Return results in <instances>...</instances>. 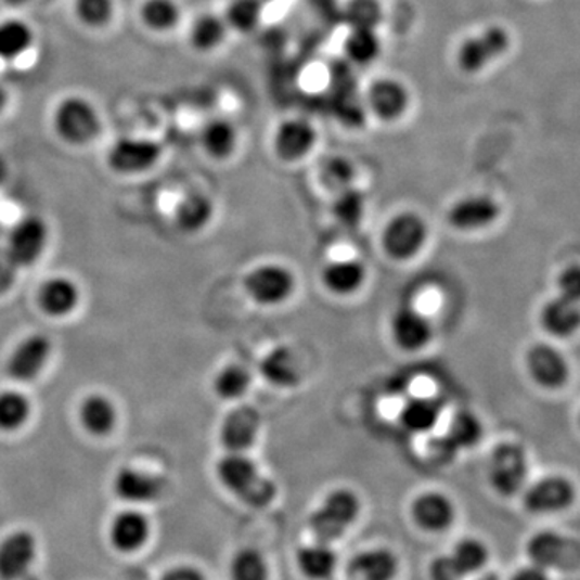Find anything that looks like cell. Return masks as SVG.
<instances>
[{
	"label": "cell",
	"mask_w": 580,
	"mask_h": 580,
	"mask_svg": "<svg viewBox=\"0 0 580 580\" xmlns=\"http://www.w3.org/2000/svg\"><path fill=\"white\" fill-rule=\"evenodd\" d=\"M215 471L221 486L248 508L265 510L276 500V482L265 476L247 453L228 452Z\"/></svg>",
	"instance_id": "obj_1"
},
{
	"label": "cell",
	"mask_w": 580,
	"mask_h": 580,
	"mask_svg": "<svg viewBox=\"0 0 580 580\" xmlns=\"http://www.w3.org/2000/svg\"><path fill=\"white\" fill-rule=\"evenodd\" d=\"M361 500L351 489H334L324 497L308 519L311 536L318 542L336 543L361 515Z\"/></svg>",
	"instance_id": "obj_2"
},
{
	"label": "cell",
	"mask_w": 580,
	"mask_h": 580,
	"mask_svg": "<svg viewBox=\"0 0 580 580\" xmlns=\"http://www.w3.org/2000/svg\"><path fill=\"white\" fill-rule=\"evenodd\" d=\"M526 556L530 565L545 571H579L580 540L556 530H539L527 540Z\"/></svg>",
	"instance_id": "obj_3"
},
{
	"label": "cell",
	"mask_w": 580,
	"mask_h": 580,
	"mask_svg": "<svg viewBox=\"0 0 580 580\" xmlns=\"http://www.w3.org/2000/svg\"><path fill=\"white\" fill-rule=\"evenodd\" d=\"M512 38L503 26L493 25L463 39L456 49L455 63L464 75L473 76L489 68L508 52Z\"/></svg>",
	"instance_id": "obj_4"
},
{
	"label": "cell",
	"mask_w": 580,
	"mask_h": 580,
	"mask_svg": "<svg viewBox=\"0 0 580 580\" xmlns=\"http://www.w3.org/2000/svg\"><path fill=\"white\" fill-rule=\"evenodd\" d=\"M527 464L526 450L516 442H503L493 449L489 460V482L500 497L512 499L526 487Z\"/></svg>",
	"instance_id": "obj_5"
},
{
	"label": "cell",
	"mask_w": 580,
	"mask_h": 580,
	"mask_svg": "<svg viewBox=\"0 0 580 580\" xmlns=\"http://www.w3.org/2000/svg\"><path fill=\"white\" fill-rule=\"evenodd\" d=\"M54 128L66 144L86 145L101 132V119L86 99L68 98L55 108Z\"/></svg>",
	"instance_id": "obj_6"
},
{
	"label": "cell",
	"mask_w": 580,
	"mask_h": 580,
	"mask_svg": "<svg viewBox=\"0 0 580 580\" xmlns=\"http://www.w3.org/2000/svg\"><path fill=\"white\" fill-rule=\"evenodd\" d=\"M295 276L289 268L278 263L260 265L245 276L244 289L261 307H280L295 292Z\"/></svg>",
	"instance_id": "obj_7"
},
{
	"label": "cell",
	"mask_w": 580,
	"mask_h": 580,
	"mask_svg": "<svg viewBox=\"0 0 580 580\" xmlns=\"http://www.w3.org/2000/svg\"><path fill=\"white\" fill-rule=\"evenodd\" d=\"M427 235L426 221L413 211H403L384 228L383 248L392 260L408 261L423 250Z\"/></svg>",
	"instance_id": "obj_8"
},
{
	"label": "cell",
	"mask_w": 580,
	"mask_h": 580,
	"mask_svg": "<svg viewBox=\"0 0 580 580\" xmlns=\"http://www.w3.org/2000/svg\"><path fill=\"white\" fill-rule=\"evenodd\" d=\"M578 499L576 486L565 476H549L524 489V510L530 515L566 512Z\"/></svg>",
	"instance_id": "obj_9"
},
{
	"label": "cell",
	"mask_w": 580,
	"mask_h": 580,
	"mask_svg": "<svg viewBox=\"0 0 580 580\" xmlns=\"http://www.w3.org/2000/svg\"><path fill=\"white\" fill-rule=\"evenodd\" d=\"M49 242L48 224L42 218H22L13 224L7 239L5 252L16 268L31 267L41 260Z\"/></svg>",
	"instance_id": "obj_10"
},
{
	"label": "cell",
	"mask_w": 580,
	"mask_h": 580,
	"mask_svg": "<svg viewBox=\"0 0 580 580\" xmlns=\"http://www.w3.org/2000/svg\"><path fill=\"white\" fill-rule=\"evenodd\" d=\"M52 344L44 334L20 340L7 358L5 371L16 383H31L41 376L51 360Z\"/></svg>",
	"instance_id": "obj_11"
},
{
	"label": "cell",
	"mask_w": 580,
	"mask_h": 580,
	"mask_svg": "<svg viewBox=\"0 0 580 580\" xmlns=\"http://www.w3.org/2000/svg\"><path fill=\"white\" fill-rule=\"evenodd\" d=\"M368 111L383 123H397L410 111L411 94L400 79L381 76L371 82L364 95Z\"/></svg>",
	"instance_id": "obj_12"
},
{
	"label": "cell",
	"mask_w": 580,
	"mask_h": 580,
	"mask_svg": "<svg viewBox=\"0 0 580 580\" xmlns=\"http://www.w3.org/2000/svg\"><path fill=\"white\" fill-rule=\"evenodd\" d=\"M162 158V147L149 139H119L108 151V165L119 175H139L151 170Z\"/></svg>",
	"instance_id": "obj_13"
},
{
	"label": "cell",
	"mask_w": 580,
	"mask_h": 580,
	"mask_svg": "<svg viewBox=\"0 0 580 580\" xmlns=\"http://www.w3.org/2000/svg\"><path fill=\"white\" fill-rule=\"evenodd\" d=\"M317 141V128L308 119L287 118L274 131V154L286 164H295L313 151Z\"/></svg>",
	"instance_id": "obj_14"
},
{
	"label": "cell",
	"mask_w": 580,
	"mask_h": 580,
	"mask_svg": "<svg viewBox=\"0 0 580 580\" xmlns=\"http://www.w3.org/2000/svg\"><path fill=\"white\" fill-rule=\"evenodd\" d=\"M38 556V540L29 530H15L0 542V579L20 580Z\"/></svg>",
	"instance_id": "obj_15"
},
{
	"label": "cell",
	"mask_w": 580,
	"mask_h": 580,
	"mask_svg": "<svg viewBox=\"0 0 580 580\" xmlns=\"http://www.w3.org/2000/svg\"><path fill=\"white\" fill-rule=\"evenodd\" d=\"M260 427L261 416L254 407L234 408L221 423V443L227 452L247 453L257 443Z\"/></svg>",
	"instance_id": "obj_16"
},
{
	"label": "cell",
	"mask_w": 580,
	"mask_h": 580,
	"mask_svg": "<svg viewBox=\"0 0 580 580\" xmlns=\"http://www.w3.org/2000/svg\"><path fill=\"white\" fill-rule=\"evenodd\" d=\"M455 518V503L439 490L423 492L411 503V519L426 532H446L453 526Z\"/></svg>",
	"instance_id": "obj_17"
},
{
	"label": "cell",
	"mask_w": 580,
	"mask_h": 580,
	"mask_svg": "<svg viewBox=\"0 0 580 580\" xmlns=\"http://www.w3.org/2000/svg\"><path fill=\"white\" fill-rule=\"evenodd\" d=\"M165 484L160 477L138 467H121L114 477V493L129 505H147L160 499Z\"/></svg>",
	"instance_id": "obj_18"
},
{
	"label": "cell",
	"mask_w": 580,
	"mask_h": 580,
	"mask_svg": "<svg viewBox=\"0 0 580 580\" xmlns=\"http://www.w3.org/2000/svg\"><path fill=\"white\" fill-rule=\"evenodd\" d=\"M500 217V205L487 195H466L456 201L447 214V221L456 231L486 230Z\"/></svg>",
	"instance_id": "obj_19"
},
{
	"label": "cell",
	"mask_w": 580,
	"mask_h": 580,
	"mask_svg": "<svg viewBox=\"0 0 580 580\" xmlns=\"http://www.w3.org/2000/svg\"><path fill=\"white\" fill-rule=\"evenodd\" d=\"M390 333L397 347L405 351H420L429 346L434 337L433 324L426 314L410 305L400 307L390 321Z\"/></svg>",
	"instance_id": "obj_20"
},
{
	"label": "cell",
	"mask_w": 580,
	"mask_h": 580,
	"mask_svg": "<svg viewBox=\"0 0 580 580\" xmlns=\"http://www.w3.org/2000/svg\"><path fill=\"white\" fill-rule=\"evenodd\" d=\"M151 521L139 510L128 508L116 513L108 526V540L119 553H134L144 549L151 539Z\"/></svg>",
	"instance_id": "obj_21"
},
{
	"label": "cell",
	"mask_w": 580,
	"mask_h": 580,
	"mask_svg": "<svg viewBox=\"0 0 580 580\" xmlns=\"http://www.w3.org/2000/svg\"><path fill=\"white\" fill-rule=\"evenodd\" d=\"M526 366L530 377L545 389H559L569 377L565 357L556 348L537 344L526 355Z\"/></svg>",
	"instance_id": "obj_22"
},
{
	"label": "cell",
	"mask_w": 580,
	"mask_h": 580,
	"mask_svg": "<svg viewBox=\"0 0 580 580\" xmlns=\"http://www.w3.org/2000/svg\"><path fill=\"white\" fill-rule=\"evenodd\" d=\"M399 572V558L389 549L364 550L357 553L347 565L350 580H396Z\"/></svg>",
	"instance_id": "obj_23"
},
{
	"label": "cell",
	"mask_w": 580,
	"mask_h": 580,
	"mask_svg": "<svg viewBox=\"0 0 580 580\" xmlns=\"http://www.w3.org/2000/svg\"><path fill=\"white\" fill-rule=\"evenodd\" d=\"M81 292L75 281L55 276L46 281L38 292V304L42 313L51 318L69 317L78 308Z\"/></svg>",
	"instance_id": "obj_24"
},
{
	"label": "cell",
	"mask_w": 580,
	"mask_h": 580,
	"mask_svg": "<svg viewBox=\"0 0 580 580\" xmlns=\"http://www.w3.org/2000/svg\"><path fill=\"white\" fill-rule=\"evenodd\" d=\"M78 416L82 429L94 437L108 436L118 423V410L104 394H89L85 397Z\"/></svg>",
	"instance_id": "obj_25"
},
{
	"label": "cell",
	"mask_w": 580,
	"mask_h": 580,
	"mask_svg": "<svg viewBox=\"0 0 580 580\" xmlns=\"http://www.w3.org/2000/svg\"><path fill=\"white\" fill-rule=\"evenodd\" d=\"M366 268L353 258H343L326 265L323 270V284L331 294L348 297L357 294L366 283Z\"/></svg>",
	"instance_id": "obj_26"
},
{
	"label": "cell",
	"mask_w": 580,
	"mask_h": 580,
	"mask_svg": "<svg viewBox=\"0 0 580 580\" xmlns=\"http://www.w3.org/2000/svg\"><path fill=\"white\" fill-rule=\"evenodd\" d=\"M339 565V556L330 543L318 542L301 546L297 552V568L308 580H327L333 578Z\"/></svg>",
	"instance_id": "obj_27"
},
{
	"label": "cell",
	"mask_w": 580,
	"mask_h": 580,
	"mask_svg": "<svg viewBox=\"0 0 580 580\" xmlns=\"http://www.w3.org/2000/svg\"><path fill=\"white\" fill-rule=\"evenodd\" d=\"M260 373L271 386L280 389H291L300 383L301 371L297 355L287 347L271 350L261 360Z\"/></svg>",
	"instance_id": "obj_28"
},
{
	"label": "cell",
	"mask_w": 580,
	"mask_h": 580,
	"mask_svg": "<svg viewBox=\"0 0 580 580\" xmlns=\"http://www.w3.org/2000/svg\"><path fill=\"white\" fill-rule=\"evenodd\" d=\"M540 324L546 333L556 337H569L580 327V304L558 297L546 301L540 313Z\"/></svg>",
	"instance_id": "obj_29"
},
{
	"label": "cell",
	"mask_w": 580,
	"mask_h": 580,
	"mask_svg": "<svg viewBox=\"0 0 580 580\" xmlns=\"http://www.w3.org/2000/svg\"><path fill=\"white\" fill-rule=\"evenodd\" d=\"M237 129L230 119H210L201 131V145L214 160L223 162L234 155L237 149Z\"/></svg>",
	"instance_id": "obj_30"
},
{
	"label": "cell",
	"mask_w": 580,
	"mask_h": 580,
	"mask_svg": "<svg viewBox=\"0 0 580 580\" xmlns=\"http://www.w3.org/2000/svg\"><path fill=\"white\" fill-rule=\"evenodd\" d=\"M215 205L208 195L194 192L188 194L175 211V221L179 230L185 234H197L210 224L214 218Z\"/></svg>",
	"instance_id": "obj_31"
},
{
	"label": "cell",
	"mask_w": 580,
	"mask_h": 580,
	"mask_svg": "<svg viewBox=\"0 0 580 580\" xmlns=\"http://www.w3.org/2000/svg\"><path fill=\"white\" fill-rule=\"evenodd\" d=\"M228 31L230 28H228L223 16L205 13L192 23L191 29H189V44L201 54H210L223 46Z\"/></svg>",
	"instance_id": "obj_32"
},
{
	"label": "cell",
	"mask_w": 580,
	"mask_h": 580,
	"mask_svg": "<svg viewBox=\"0 0 580 580\" xmlns=\"http://www.w3.org/2000/svg\"><path fill=\"white\" fill-rule=\"evenodd\" d=\"M381 54H383V42L377 29L350 28L344 41V55L350 65L370 66L381 57Z\"/></svg>",
	"instance_id": "obj_33"
},
{
	"label": "cell",
	"mask_w": 580,
	"mask_h": 580,
	"mask_svg": "<svg viewBox=\"0 0 580 580\" xmlns=\"http://www.w3.org/2000/svg\"><path fill=\"white\" fill-rule=\"evenodd\" d=\"M449 555L464 580L471 576L480 575L490 559L489 546L482 540L474 539V537L460 540Z\"/></svg>",
	"instance_id": "obj_34"
},
{
	"label": "cell",
	"mask_w": 580,
	"mask_h": 580,
	"mask_svg": "<svg viewBox=\"0 0 580 580\" xmlns=\"http://www.w3.org/2000/svg\"><path fill=\"white\" fill-rule=\"evenodd\" d=\"M442 408L434 399H413L400 411V423L413 434H426L439 423Z\"/></svg>",
	"instance_id": "obj_35"
},
{
	"label": "cell",
	"mask_w": 580,
	"mask_h": 580,
	"mask_svg": "<svg viewBox=\"0 0 580 580\" xmlns=\"http://www.w3.org/2000/svg\"><path fill=\"white\" fill-rule=\"evenodd\" d=\"M33 407L28 397L20 390H2L0 392V430L16 433L28 424Z\"/></svg>",
	"instance_id": "obj_36"
},
{
	"label": "cell",
	"mask_w": 580,
	"mask_h": 580,
	"mask_svg": "<svg viewBox=\"0 0 580 580\" xmlns=\"http://www.w3.org/2000/svg\"><path fill=\"white\" fill-rule=\"evenodd\" d=\"M482 423L477 414L471 413V411H459L450 421L449 430L443 437L459 453L460 450H469L476 447L482 439Z\"/></svg>",
	"instance_id": "obj_37"
},
{
	"label": "cell",
	"mask_w": 580,
	"mask_h": 580,
	"mask_svg": "<svg viewBox=\"0 0 580 580\" xmlns=\"http://www.w3.org/2000/svg\"><path fill=\"white\" fill-rule=\"evenodd\" d=\"M33 41L31 28L22 20L10 18L0 23V59L22 57L31 48Z\"/></svg>",
	"instance_id": "obj_38"
},
{
	"label": "cell",
	"mask_w": 580,
	"mask_h": 580,
	"mask_svg": "<svg viewBox=\"0 0 580 580\" xmlns=\"http://www.w3.org/2000/svg\"><path fill=\"white\" fill-rule=\"evenodd\" d=\"M263 13L261 0H230L223 18L232 31L248 35L260 26Z\"/></svg>",
	"instance_id": "obj_39"
},
{
	"label": "cell",
	"mask_w": 580,
	"mask_h": 580,
	"mask_svg": "<svg viewBox=\"0 0 580 580\" xmlns=\"http://www.w3.org/2000/svg\"><path fill=\"white\" fill-rule=\"evenodd\" d=\"M252 386V374L241 364H228L218 371L214 379V390L220 399L237 400L248 392Z\"/></svg>",
	"instance_id": "obj_40"
},
{
	"label": "cell",
	"mask_w": 580,
	"mask_h": 580,
	"mask_svg": "<svg viewBox=\"0 0 580 580\" xmlns=\"http://www.w3.org/2000/svg\"><path fill=\"white\" fill-rule=\"evenodd\" d=\"M364 208H366V201H364L363 192L358 191L353 185L337 192L333 202L334 218L347 230L360 227L364 217Z\"/></svg>",
	"instance_id": "obj_41"
},
{
	"label": "cell",
	"mask_w": 580,
	"mask_h": 580,
	"mask_svg": "<svg viewBox=\"0 0 580 580\" xmlns=\"http://www.w3.org/2000/svg\"><path fill=\"white\" fill-rule=\"evenodd\" d=\"M141 18L152 31L167 33L178 25L181 10L175 0H145L141 9Z\"/></svg>",
	"instance_id": "obj_42"
},
{
	"label": "cell",
	"mask_w": 580,
	"mask_h": 580,
	"mask_svg": "<svg viewBox=\"0 0 580 580\" xmlns=\"http://www.w3.org/2000/svg\"><path fill=\"white\" fill-rule=\"evenodd\" d=\"M230 580H270L267 558L255 549H242L232 556Z\"/></svg>",
	"instance_id": "obj_43"
},
{
	"label": "cell",
	"mask_w": 580,
	"mask_h": 580,
	"mask_svg": "<svg viewBox=\"0 0 580 580\" xmlns=\"http://www.w3.org/2000/svg\"><path fill=\"white\" fill-rule=\"evenodd\" d=\"M321 182L326 185L330 191L340 192L344 189L353 185L355 171L353 164L343 155H334V157L326 158L321 164Z\"/></svg>",
	"instance_id": "obj_44"
},
{
	"label": "cell",
	"mask_w": 580,
	"mask_h": 580,
	"mask_svg": "<svg viewBox=\"0 0 580 580\" xmlns=\"http://www.w3.org/2000/svg\"><path fill=\"white\" fill-rule=\"evenodd\" d=\"M384 10L379 0H348L346 18L350 28L377 29L383 22Z\"/></svg>",
	"instance_id": "obj_45"
},
{
	"label": "cell",
	"mask_w": 580,
	"mask_h": 580,
	"mask_svg": "<svg viewBox=\"0 0 580 580\" xmlns=\"http://www.w3.org/2000/svg\"><path fill=\"white\" fill-rule=\"evenodd\" d=\"M76 16L89 28H102L114 16V0H76Z\"/></svg>",
	"instance_id": "obj_46"
},
{
	"label": "cell",
	"mask_w": 580,
	"mask_h": 580,
	"mask_svg": "<svg viewBox=\"0 0 580 580\" xmlns=\"http://www.w3.org/2000/svg\"><path fill=\"white\" fill-rule=\"evenodd\" d=\"M558 291L562 297L580 304V265H572L559 274Z\"/></svg>",
	"instance_id": "obj_47"
},
{
	"label": "cell",
	"mask_w": 580,
	"mask_h": 580,
	"mask_svg": "<svg viewBox=\"0 0 580 580\" xmlns=\"http://www.w3.org/2000/svg\"><path fill=\"white\" fill-rule=\"evenodd\" d=\"M430 580H464L450 555H440L429 566Z\"/></svg>",
	"instance_id": "obj_48"
},
{
	"label": "cell",
	"mask_w": 580,
	"mask_h": 580,
	"mask_svg": "<svg viewBox=\"0 0 580 580\" xmlns=\"http://www.w3.org/2000/svg\"><path fill=\"white\" fill-rule=\"evenodd\" d=\"M15 263L10 260L5 248H3V250H0V295L12 286L13 281H15Z\"/></svg>",
	"instance_id": "obj_49"
},
{
	"label": "cell",
	"mask_w": 580,
	"mask_h": 580,
	"mask_svg": "<svg viewBox=\"0 0 580 580\" xmlns=\"http://www.w3.org/2000/svg\"><path fill=\"white\" fill-rule=\"evenodd\" d=\"M160 580H207V578L195 566H176V568L165 572Z\"/></svg>",
	"instance_id": "obj_50"
},
{
	"label": "cell",
	"mask_w": 580,
	"mask_h": 580,
	"mask_svg": "<svg viewBox=\"0 0 580 580\" xmlns=\"http://www.w3.org/2000/svg\"><path fill=\"white\" fill-rule=\"evenodd\" d=\"M510 580H550L549 571L536 565H527L513 572Z\"/></svg>",
	"instance_id": "obj_51"
},
{
	"label": "cell",
	"mask_w": 580,
	"mask_h": 580,
	"mask_svg": "<svg viewBox=\"0 0 580 580\" xmlns=\"http://www.w3.org/2000/svg\"><path fill=\"white\" fill-rule=\"evenodd\" d=\"M474 580H500L499 575L495 572H480Z\"/></svg>",
	"instance_id": "obj_52"
},
{
	"label": "cell",
	"mask_w": 580,
	"mask_h": 580,
	"mask_svg": "<svg viewBox=\"0 0 580 580\" xmlns=\"http://www.w3.org/2000/svg\"><path fill=\"white\" fill-rule=\"evenodd\" d=\"M3 2H5L7 5L20 7L25 5V3L29 2V0H3Z\"/></svg>",
	"instance_id": "obj_53"
},
{
	"label": "cell",
	"mask_w": 580,
	"mask_h": 580,
	"mask_svg": "<svg viewBox=\"0 0 580 580\" xmlns=\"http://www.w3.org/2000/svg\"><path fill=\"white\" fill-rule=\"evenodd\" d=\"M5 175H7L5 162H3L2 157H0V182H2L3 179H5Z\"/></svg>",
	"instance_id": "obj_54"
},
{
	"label": "cell",
	"mask_w": 580,
	"mask_h": 580,
	"mask_svg": "<svg viewBox=\"0 0 580 580\" xmlns=\"http://www.w3.org/2000/svg\"><path fill=\"white\" fill-rule=\"evenodd\" d=\"M3 105H5V92L0 88V111H2Z\"/></svg>",
	"instance_id": "obj_55"
}]
</instances>
